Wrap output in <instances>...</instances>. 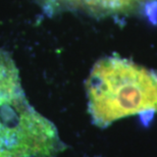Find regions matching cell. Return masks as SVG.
Listing matches in <instances>:
<instances>
[{
  "label": "cell",
  "mask_w": 157,
  "mask_h": 157,
  "mask_svg": "<svg viewBox=\"0 0 157 157\" xmlns=\"http://www.w3.org/2000/svg\"><path fill=\"white\" fill-rule=\"evenodd\" d=\"M86 90L91 118L99 128L132 115L157 113V71L118 55L96 62Z\"/></svg>",
  "instance_id": "obj_1"
},
{
  "label": "cell",
  "mask_w": 157,
  "mask_h": 157,
  "mask_svg": "<svg viewBox=\"0 0 157 157\" xmlns=\"http://www.w3.org/2000/svg\"><path fill=\"white\" fill-rule=\"evenodd\" d=\"M64 149L55 125L28 101L14 60L0 49V157H56Z\"/></svg>",
  "instance_id": "obj_2"
},
{
  "label": "cell",
  "mask_w": 157,
  "mask_h": 157,
  "mask_svg": "<svg viewBox=\"0 0 157 157\" xmlns=\"http://www.w3.org/2000/svg\"><path fill=\"white\" fill-rule=\"evenodd\" d=\"M149 0H85L94 11L105 14L128 13L148 3Z\"/></svg>",
  "instance_id": "obj_3"
}]
</instances>
